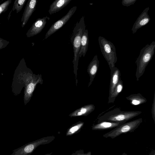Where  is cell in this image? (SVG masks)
<instances>
[{"mask_svg": "<svg viewBox=\"0 0 155 155\" xmlns=\"http://www.w3.org/2000/svg\"><path fill=\"white\" fill-rule=\"evenodd\" d=\"M91 151L84 153L83 150L81 149L76 151L71 155H91Z\"/></svg>", "mask_w": 155, "mask_h": 155, "instance_id": "cell-21", "label": "cell"}, {"mask_svg": "<svg viewBox=\"0 0 155 155\" xmlns=\"http://www.w3.org/2000/svg\"><path fill=\"white\" fill-rule=\"evenodd\" d=\"M52 153L51 152L50 153H47V154H46L44 155H51Z\"/></svg>", "mask_w": 155, "mask_h": 155, "instance_id": "cell-29", "label": "cell"}, {"mask_svg": "<svg viewBox=\"0 0 155 155\" xmlns=\"http://www.w3.org/2000/svg\"><path fill=\"white\" fill-rule=\"evenodd\" d=\"M47 19L50 20V18L47 16L37 19L27 31L26 34L27 37L33 36L40 33L45 27Z\"/></svg>", "mask_w": 155, "mask_h": 155, "instance_id": "cell-8", "label": "cell"}, {"mask_svg": "<svg viewBox=\"0 0 155 155\" xmlns=\"http://www.w3.org/2000/svg\"><path fill=\"white\" fill-rule=\"evenodd\" d=\"M84 17L82 16L79 21H78L75 26L71 38L74 49V65L78 64L79 59V53L81 45V39L83 31L85 30Z\"/></svg>", "mask_w": 155, "mask_h": 155, "instance_id": "cell-3", "label": "cell"}, {"mask_svg": "<svg viewBox=\"0 0 155 155\" xmlns=\"http://www.w3.org/2000/svg\"><path fill=\"white\" fill-rule=\"evenodd\" d=\"M82 114L81 113V112H79L78 113V115H81Z\"/></svg>", "mask_w": 155, "mask_h": 155, "instance_id": "cell-28", "label": "cell"}, {"mask_svg": "<svg viewBox=\"0 0 155 155\" xmlns=\"http://www.w3.org/2000/svg\"><path fill=\"white\" fill-rule=\"evenodd\" d=\"M149 9V7L145 8L137 18L131 30L133 34L136 33L138 29L147 24L150 21V18L148 14Z\"/></svg>", "mask_w": 155, "mask_h": 155, "instance_id": "cell-9", "label": "cell"}, {"mask_svg": "<svg viewBox=\"0 0 155 155\" xmlns=\"http://www.w3.org/2000/svg\"><path fill=\"white\" fill-rule=\"evenodd\" d=\"M83 124L84 123L81 122L71 127L66 133V136H72L78 132Z\"/></svg>", "mask_w": 155, "mask_h": 155, "instance_id": "cell-18", "label": "cell"}, {"mask_svg": "<svg viewBox=\"0 0 155 155\" xmlns=\"http://www.w3.org/2000/svg\"><path fill=\"white\" fill-rule=\"evenodd\" d=\"M77 8V6L72 7L64 16L53 24L46 33L44 39H47L63 26L75 13Z\"/></svg>", "mask_w": 155, "mask_h": 155, "instance_id": "cell-7", "label": "cell"}, {"mask_svg": "<svg viewBox=\"0 0 155 155\" xmlns=\"http://www.w3.org/2000/svg\"><path fill=\"white\" fill-rule=\"evenodd\" d=\"M98 41L101 52L110 69L115 67L117 57L114 45L112 42L102 36L99 37Z\"/></svg>", "mask_w": 155, "mask_h": 155, "instance_id": "cell-4", "label": "cell"}, {"mask_svg": "<svg viewBox=\"0 0 155 155\" xmlns=\"http://www.w3.org/2000/svg\"><path fill=\"white\" fill-rule=\"evenodd\" d=\"M123 84L122 81L120 78L115 87L112 94L108 97V104L113 103L116 97L122 91L123 89Z\"/></svg>", "mask_w": 155, "mask_h": 155, "instance_id": "cell-17", "label": "cell"}, {"mask_svg": "<svg viewBox=\"0 0 155 155\" xmlns=\"http://www.w3.org/2000/svg\"><path fill=\"white\" fill-rule=\"evenodd\" d=\"M99 64V62L97 58V56L96 54L90 63L88 68V72L91 76V84L97 73Z\"/></svg>", "mask_w": 155, "mask_h": 155, "instance_id": "cell-14", "label": "cell"}, {"mask_svg": "<svg viewBox=\"0 0 155 155\" xmlns=\"http://www.w3.org/2000/svg\"><path fill=\"white\" fill-rule=\"evenodd\" d=\"M55 138L54 136L44 137L26 143L12 150L10 155H30L39 146L50 143Z\"/></svg>", "mask_w": 155, "mask_h": 155, "instance_id": "cell-5", "label": "cell"}, {"mask_svg": "<svg viewBox=\"0 0 155 155\" xmlns=\"http://www.w3.org/2000/svg\"><path fill=\"white\" fill-rule=\"evenodd\" d=\"M155 41L147 44L140 50L135 63L137 68L135 76L137 81L143 74L145 68L152 59L155 52Z\"/></svg>", "mask_w": 155, "mask_h": 155, "instance_id": "cell-2", "label": "cell"}, {"mask_svg": "<svg viewBox=\"0 0 155 155\" xmlns=\"http://www.w3.org/2000/svg\"><path fill=\"white\" fill-rule=\"evenodd\" d=\"M12 10L9 13V14H8V20H9V19L10 18V15H11V13L12 12Z\"/></svg>", "mask_w": 155, "mask_h": 155, "instance_id": "cell-27", "label": "cell"}, {"mask_svg": "<svg viewBox=\"0 0 155 155\" xmlns=\"http://www.w3.org/2000/svg\"><path fill=\"white\" fill-rule=\"evenodd\" d=\"M141 113L139 111H122L120 108L117 107L98 117L97 123L103 121L125 123Z\"/></svg>", "mask_w": 155, "mask_h": 155, "instance_id": "cell-1", "label": "cell"}, {"mask_svg": "<svg viewBox=\"0 0 155 155\" xmlns=\"http://www.w3.org/2000/svg\"><path fill=\"white\" fill-rule=\"evenodd\" d=\"M121 155H128L126 153H123Z\"/></svg>", "mask_w": 155, "mask_h": 155, "instance_id": "cell-30", "label": "cell"}, {"mask_svg": "<svg viewBox=\"0 0 155 155\" xmlns=\"http://www.w3.org/2000/svg\"><path fill=\"white\" fill-rule=\"evenodd\" d=\"M88 33L87 29L84 30L81 39V45L79 53V58L85 56L87 50L89 43Z\"/></svg>", "mask_w": 155, "mask_h": 155, "instance_id": "cell-15", "label": "cell"}, {"mask_svg": "<svg viewBox=\"0 0 155 155\" xmlns=\"http://www.w3.org/2000/svg\"><path fill=\"white\" fill-rule=\"evenodd\" d=\"M71 0H55L50 6L48 12L51 15L58 12L67 5Z\"/></svg>", "mask_w": 155, "mask_h": 155, "instance_id": "cell-13", "label": "cell"}, {"mask_svg": "<svg viewBox=\"0 0 155 155\" xmlns=\"http://www.w3.org/2000/svg\"><path fill=\"white\" fill-rule=\"evenodd\" d=\"M110 78L109 89V96L113 93L114 88L120 78V73L119 70L114 67L110 69Z\"/></svg>", "mask_w": 155, "mask_h": 155, "instance_id": "cell-11", "label": "cell"}, {"mask_svg": "<svg viewBox=\"0 0 155 155\" xmlns=\"http://www.w3.org/2000/svg\"><path fill=\"white\" fill-rule=\"evenodd\" d=\"M124 123L103 121L94 125L92 129L93 130H103L114 128Z\"/></svg>", "mask_w": 155, "mask_h": 155, "instance_id": "cell-12", "label": "cell"}, {"mask_svg": "<svg viewBox=\"0 0 155 155\" xmlns=\"http://www.w3.org/2000/svg\"><path fill=\"white\" fill-rule=\"evenodd\" d=\"M9 43V41L0 38V50L5 48Z\"/></svg>", "mask_w": 155, "mask_h": 155, "instance_id": "cell-24", "label": "cell"}, {"mask_svg": "<svg viewBox=\"0 0 155 155\" xmlns=\"http://www.w3.org/2000/svg\"><path fill=\"white\" fill-rule=\"evenodd\" d=\"M26 1L27 0H15L12 10V11L16 10V13H18L22 10Z\"/></svg>", "mask_w": 155, "mask_h": 155, "instance_id": "cell-19", "label": "cell"}, {"mask_svg": "<svg viewBox=\"0 0 155 155\" xmlns=\"http://www.w3.org/2000/svg\"><path fill=\"white\" fill-rule=\"evenodd\" d=\"M126 99L130 101V104L133 105H140L146 102V98L140 93L131 94L126 97Z\"/></svg>", "mask_w": 155, "mask_h": 155, "instance_id": "cell-16", "label": "cell"}, {"mask_svg": "<svg viewBox=\"0 0 155 155\" xmlns=\"http://www.w3.org/2000/svg\"><path fill=\"white\" fill-rule=\"evenodd\" d=\"M37 0H28L25 8L21 18V27L25 25L30 18L35 10L38 3Z\"/></svg>", "mask_w": 155, "mask_h": 155, "instance_id": "cell-10", "label": "cell"}, {"mask_svg": "<svg viewBox=\"0 0 155 155\" xmlns=\"http://www.w3.org/2000/svg\"><path fill=\"white\" fill-rule=\"evenodd\" d=\"M149 155H155V150H152L150 153Z\"/></svg>", "mask_w": 155, "mask_h": 155, "instance_id": "cell-26", "label": "cell"}, {"mask_svg": "<svg viewBox=\"0 0 155 155\" xmlns=\"http://www.w3.org/2000/svg\"><path fill=\"white\" fill-rule=\"evenodd\" d=\"M137 0H122V4L123 6L128 7L133 5Z\"/></svg>", "mask_w": 155, "mask_h": 155, "instance_id": "cell-22", "label": "cell"}, {"mask_svg": "<svg viewBox=\"0 0 155 155\" xmlns=\"http://www.w3.org/2000/svg\"><path fill=\"white\" fill-rule=\"evenodd\" d=\"M143 122L142 118H139L124 123L105 133L103 137L114 139L121 134L132 132L134 131Z\"/></svg>", "mask_w": 155, "mask_h": 155, "instance_id": "cell-6", "label": "cell"}, {"mask_svg": "<svg viewBox=\"0 0 155 155\" xmlns=\"http://www.w3.org/2000/svg\"><path fill=\"white\" fill-rule=\"evenodd\" d=\"M34 88V85L33 83L29 84L28 86L27 89V93L29 94H31L33 91Z\"/></svg>", "mask_w": 155, "mask_h": 155, "instance_id": "cell-25", "label": "cell"}, {"mask_svg": "<svg viewBox=\"0 0 155 155\" xmlns=\"http://www.w3.org/2000/svg\"><path fill=\"white\" fill-rule=\"evenodd\" d=\"M12 2V0H8L0 5V15L2 13L5 12L7 10Z\"/></svg>", "mask_w": 155, "mask_h": 155, "instance_id": "cell-20", "label": "cell"}, {"mask_svg": "<svg viewBox=\"0 0 155 155\" xmlns=\"http://www.w3.org/2000/svg\"><path fill=\"white\" fill-rule=\"evenodd\" d=\"M151 113L152 118L155 123V91H154L153 101L152 104Z\"/></svg>", "mask_w": 155, "mask_h": 155, "instance_id": "cell-23", "label": "cell"}]
</instances>
